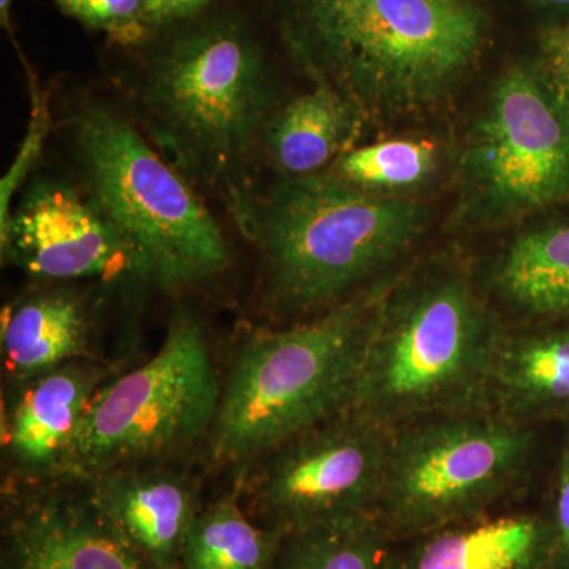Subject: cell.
<instances>
[{
	"label": "cell",
	"instance_id": "1",
	"mask_svg": "<svg viewBox=\"0 0 569 569\" xmlns=\"http://www.w3.org/2000/svg\"><path fill=\"white\" fill-rule=\"evenodd\" d=\"M503 326L458 261H427L389 280L370 316L348 410L395 432L488 408L490 362Z\"/></svg>",
	"mask_w": 569,
	"mask_h": 569
},
{
	"label": "cell",
	"instance_id": "2",
	"mask_svg": "<svg viewBox=\"0 0 569 569\" xmlns=\"http://www.w3.org/2000/svg\"><path fill=\"white\" fill-rule=\"evenodd\" d=\"M295 44L370 118L429 110L477 62L482 10L468 0H293Z\"/></svg>",
	"mask_w": 569,
	"mask_h": 569
},
{
	"label": "cell",
	"instance_id": "3",
	"mask_svg": "<svg viewBox=\"0 0 569 569\" xmlns=\"http://www.w3.org/2000/svg\"><path fill=\"white\" fill-rule=\"evenodd\" d=\"M141 103L168 162L219 190L252 238L257 200L247 168L274 116L263 54L252 37L233 20L181 33L153 58Z\"/></svg>",
	"mask_w": 569,
	"mask_h": 569
},
{
	"label": "cell",
	"instance_id": "4",
	"mask_svg": "<svg viewBox=\"0 0 569 569\" xmlns=\"http://www.w3.org/2000/svg\"><path fill=\"white\" fill-rule=\"evenodd\" d=\"M387 283L242 343L212 426L217 462L257 463L350 408L370 316Z\"/></svg>",
	"mask_w": 569,
	"mask_h": 569
},
{
	"label": "cell",
	"instance_id": "5",
	"mask_svg": "<svg viewBox=\"0 0 569 569\" xmlns=\"http://www.w3.org/2000/svg\"><path fill=\"white\" fill-rule=\"evenodd\" d=\"M426 204L332 173L284 176L254 208L269 293L288 310L332 307L395 263L429 224Z\"/></svg>",
	"mask_w": 569,
	"mask_h": 569
},
{
	"label": "cell",
	"instance_id": "6",
	"mask_svg": "<svg viewBox=\"0 0 569 569\" xmlns=\"http://www.w3.org/2000/svg\"><path fill=\"white\" fill-rule=\"evenodd\" d=\"M74 138L91 200L132 250L142 280L181 288L220 274L228 247L189 179L153 151L126 119L84 108Z\"/></svg>",
	"mask_w": 569,
	"mask_h": 569
},
{
	"label": "cell",
	"instance_id": "7",
	"mask_svg": "<svg viewBox=\"0 0 569 569\" xmlns=\"http://www.w3.org/2000/svg\"><path fill=\"white\" fill-rule=\"evenodd\" d=\"M537 430L479 408L391 432L377 511L391 541L497 511L529 477Z\"/></svg>",
	"mask_w": 569,
	"mask_h": 569
},
{
	"label": "cell",
	"instance_id": "8",
	"mask_svg": "<svg viewBox=\"0 0 569 569\" xmlns=\"http://www.w3.org/2000/svg\"><path fill=\"white\" fill-rule=\"evenodd\" d=\"M220 396L203 326L182 310L148 362L97 391L54 470L92 478L178 451L212 430Z\"/></svg>",
	"mask_w": 569,
	"mask_h": 569
},
{
	"label": "cell",
	"instance_id": "9",
	"mask_svg": "<svg viewBox=\"0 0 569 569\" xmlns=\"http://www.w3.org/2000/svg\"><path fill=\"white\" fill-rule=\"evenodd\" d=\"M468 222L493 227L569 193V99L526 67L493 86L460 160Z\"/></svg>",
	"mask_w": 569,
	"mask_h": 569
},
{
	"label": "cell",
	"instance_id": "10",
	"mask_svg": "<svg viewBox=\"0 0 569 569\" xmlns=\"http://www.w3.org/2000/svg\"><path fill=\"white\" fill-rule=\"evenodd\" d=\"M389 443V430L343 411L258 460L254 505L283 535L377 516Z\"/></svg>",
	"mask_w": 569,
	"mask_h": 569
},
{
	"label": "cell",
	"instance_id": "11",
	"mask_svg": "<svg viewBox=\"0 0 569 569\" xmlns=\"http://www.w3.org/2000/svg\"><path fill=\"white\" fill-rule=\"evenodd\" d=\"M0 239L3 254L41 279H142L132 250L99 206L62 183L33 187Z\"/></svg>",
	"mask_w": 569,
	"mask_h": 569
},
{
	"label": "cell",
	"instance_id": "12",
	"mask_svg": "<svg viewBox=\"0 0 569 569\" xmlns=\"http://www.w3.org/2000/svg\"><path fill=\"white\" fill-rule=\"evenodd\" d=\"M488 408L520 425H569V320L503 326L490 362Z\"/></svg>",
	"mask_w": 569,
	"mask_h": 569
},
{
	"label": "cell",
	"instance_id": "13",
	"mask_svg": "<svg viewBox=\"0 0 569 569\" xmlns=\"http://www.w3.org/2000/svg\"><path fill=\"white\" fill-rule=\"evenodd\" d=\"M545 512L492 511L392 542L381 569H549Z\"/></svg>",
	"mask_w": 569,
	"mask_h": 569
},
{
	"label": "cell",
	"instance_id": "14",
	"mask_svg": "<svg viewBox=\"0 0 569 569\" xmlns=\"http://www.w3.org/2000/svg\"><path fill=\"white\" fill-rule=\"evenodd\" d=\"M11 569H160L91 500L33 503L13 527Z\"/></svg>",
	"mask_w": 569,
	"mask_h": 569
},
{
	"label": "cell",
	"instance_id": "15",
	"mask_svg": "<svg viewBox=\"0 0 569 569\" xmlns=\"http://www.w3.org/2000/svg\"><path fill=\"white\" fill-rule=\"evenodd\" d=\"M89 500L160 569H174L197 507L181 475L116 468L92 477Z\"/></svg>",
	"mask_w": 569,
	"mask_h": 569
},
{
	"label": "cell",
	"instance_id": "16",
	"mask_svg": "<svg viewBox=\"0 0 569 569\" xmlns=\"http://www.w3.org/2000/svg\"><path fill=\"white\" fill-rule=\"evenodd\" d=\"M104 377L103 367L82 358L33 378L11 417L9 445L14 458L29 468L58 467Z\"/></svg>",
	"mask_w": 569,
	"mask_h": 569
},
{
	"label": "cell",
	"instance_id": "17",
	"mask_svg": "<svg viewBox=\"0 0 569 569\" xmlns=\"http://www.w3.org/2000/svg\"><path fill=\"white\" fill-rule=\"evenodd\" d=\"M488 290L526 323L569 320V222L516 234L490 266Z\"/></svg>",
	"mask_w": 569,
	"mask_h": 569
},
{
	"label": "cell",
	"instance_id": "18",
	"mask_svg": "<svg viewBox=\"0 0 569 569\" xmlns=\"http://www.w3.org/2000/svg\"><path fill=\"white\" fill-rule=\"evenodd\" d=\"M88 347V312L80 296L70 290L39 291L3 317V365L17 380H33L86 358Z\"/></svg>",
	"mask_w": 569,
	"mask_h": 569
},
{
	"label": "cell",
	"instance_id": "19",
	"mask_svg": "<svg viewBox=\"0 0 569 569\" xmlns=\"http://www.w3.org/2000/svg\"><path fill=\"white\" fill-rule=\"evenodd\" d=\"M362 119L346 96L317 84L272 116L264 142L284 176L316 174L347 152Z\"/></svg>",
	"mask_w": 569,
	"mask_h": 569
},
{
	"label": "cell",
	"instance_id": "20",
	"mask_svg": "<svg viewBox=\"0 0 569 569\" xmlns=\"http://www.w3.org/2000/svg\"><path fill=\"white\" fill-rule=\"evenodd\" d=\"M283 538L247 518L231 493L197 512L179 561L182 569H272Z\"/></svg>",
	"mask_w": 569,
	"mask_h": 569
},
{
	"label": "cell",
	"instance_id": "21",
	"mask_svg": "<svg viewBox=\"0 0 569 569\" xmlns=\"http://www.w3.org/2000/svg\"><path fill=\"white\" fill-rule=\"evenodd\" d=\"M392 541L377 516L284 535L276 569H381Z\"/></svg>",
	"mask_w": 569,
	"mask_h": 569
},
{
	"label": "cell",
	"instance_id": "22",
	"mask_svg": "<svg viewBox=\"0 0 569 569\" xmlns=\"http://www.w3.org/2000/svg\"><path fill=\"white\" fill-rule=\"evenodd\" d=\"M440 159L432 141L400 138L351 149L336 160L337 178L366 192L387 194L425 186Z\"/></svg>",
	"mask_w": 569,
	"mask_h": 569
},
{
	"label": "cell",
	"instance_id": "23",
	"mask_svg": "<svg viewBox=\"0 0 569 569\" xmlns=\"http://www.w3.org/2000/svg\"><path fill=\"white\" fill-rule=\"evenodd\" d=\"M36 88L37 86H33V107L28 134L22 141L20 152L11 164L9 173L3 176L2 183H0V231L10 222L13 194L24 181L36 160L39 159L44 138L50 129L47 97L40 96Z\"/></svg>",
	"mask_w": 569,
	"mask_h": 569
},
{
	"label": "cell",
	"instance_id": "24",
	"mask_svg": "<svg viewBox=\"0 0 569 569\" xmlns=\"http://www.w3.org/2000/svg\"><path fill=\"white\" fill-rule=\"evenodd\" d=\"M63 13L93 29L134 39L141 32L142 0H56Z\"/></svg>",
	"mask_w": 569,
	"mask_h": 569
},
{
	"label": "cell",
	"instance_id": "25",
	"mask_svg": "<svg viewBox=\"0 0 569 569\" xmlns=\"http://www.w3.org/2000/svg\"><path fill=\"white\" fill-rule=\"evenodd\" d=\"M563 427L552 498L545 512L550 533L549 569H569V425Z\"/></svg>",
	"mask_w": 569,
	"mask_h": 569
},
{
	"label": "cell",
	"instance_id": "26",
	"mask_svg": "<svg viewBox=\"0 0 569 569\" xmlns=\"http://www.w3.org/2000/svg\"><path fill=\"white\" fill-rule=\"evenodd\" d=\"M211 0H142L141 26L162 28L200 13Z\"/></svg>",
	"mask_w": 569,
	"mask_h": 569
},
{
	"label": "cell",
	"instance_id": "27",
	"mask_svg": "<svg viewBox=\"0 0 569 569\" xmlns=\"http://www.w3.org/2000/svg\"><path fill=\"white\" fill-rule=\"evenodd\" d=\"M552 67L557 74V81H559L557 86L569 99V41L561 44L553 54Z\"/></svg>",
	"mask_w": 569,
	"mask_h": 569
},
{
	"label": "cell",
	"instance_id": "28",
	"mask_svg": "<svg viewBox=\"0 0 569 569\" xmlns=\"http://www.w3.org/2000/svg\"><path fill=\"white\" fill-rule=\"evenodd\" d=\"M10 7L11 0H0V14H2L3 26H10Z\"/></svg>",
	"mask_w": 569,
	"mask_h": 569
},
{
	"label": "cell",
	"instance_id": "29",
	"mask_svg": "<svg viewBox=\"0 0 569 569\" xmlns=\"http://www.w3.org/2000/svg\"><path fill=\"white\" fill-rule=\"evenodd\" d=\"M548 2H552V3H569V0H548Z\"/></svg>",
	"mask_w": 569,
	"mask_h": 569
}]
</instances>
